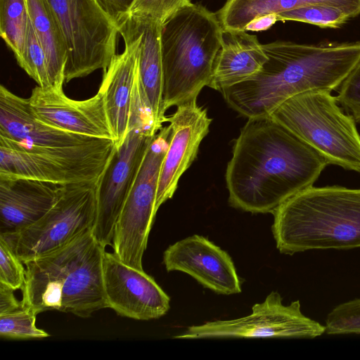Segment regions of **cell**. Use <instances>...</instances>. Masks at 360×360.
Returning <instances> with one entry per match:
<instances>
[{
  "instance_id": "cell-32",
  "label": "cell",
  "mask_w": 360,
  "mask_h": 360,
  "mask_svg": "<svg viewBox=\"0 0 360 360\" xmlns=\"http://www.w3.org/2000/svg\"><path fill=\"white\" fill-rule=\"evenodd\" d=\"M14 290L0 283V316L22 308L21 301L17 300Z\"/></svg>"
},
{
  "instance_id": "cell-27",
  "label": "cell",
  "mask_w": 360,
  "mask_h": 360,
  "mask_svg": "<svg viewBox=\"0 0 360 360\" xmlns=\"http://www.w3.org/2000/svg\"><path fill=\"white\" fill-rule=\"evenodd\" d=\"M25 276L23 262L8 238L0 234V283L15 291L22 289Z\"/></svg>"
},
{
  "instance_id": "cell-10",
  "label": "cell",
  "mask_w": 360,
  "mask_h": 360,
  "mask_svg": "<svg viewBox=\"0 0 360 360\" xmlns=\"http://www.w3.org/2000/svg\"><path fill=\"white\" fill-rule=\"evenodd\" d=\"M161 129L153 118L131 116L123 142L116 148L96 184V214L92 233L112 246L114 229L146 150Z\"/></svg>"
},
{
  "instance_id": "cell-30",
  "label": "cell",
  "mask_w": 360,
  "mask_h": 360,
  "mask_svg": "<svg viewBox=\"0 0 360 360\" xmlns=\"http://www.w3.org/2000/svg\"><path fill=\"white\" fill-rule=\"evenodd\" d=\"M338 89V102L360 122V59Z\"/></svg>"
},
{
  "instance_id": "cell-24",
  "label": "cell",
  "mask_w": 360,
  "mask_h": 360,
  "mask_svg": "<svg viewBox=\"0 0 360 360\" xmlns=\"http://www.w3.org/2000/svg\"><path fill=\"white\" fill-rule=\"evenodd\" d=\"M276 15L277 21L293 20L323 28H338L352 18L346 10L325 4L300 7Z\"/></svg>"
},
{
  "instance_id": "cell-25",
  "label": "cell",
  "mask_w": 360,
  "mask_h": 360,
  "mask_svg": "<svg viewBox=\"0 0 360 360\" xmlns=\"http://www.w3.org/2000/svg\"><path fill=\"white\" fill-rule=\"evenodd\" d=\"M17 62L38 86H51L45 53L30 19L22 53Z\"/></svg>"
},
{
  "instance_id": "cell-11",
  "label": "cell",
  "mask_w": 360,
  "mask_h": 360,
  "mask_svg": "<svg viewBox=\"0 0 360 360\" xmlns=\"http://www.w3.org/2000/svg\"><path fill=\"white\" fill-rule=\"evenodd\" d=\"M96 184L67 185L53 206L22 231L4 235L27 262L57 250L92 230L96 214Z\"/></svg>"
},
{
  "instance_id": "cell-23",
  "label": "cell",
  "mask_w": 360,
  "mask_h": 360,
  "mask_svg": "<svg viewBox=\"0 0 360 360\" xmlns=\"http://www.w3.org/2000/svg\"><path fill=\"white\" fill-rule=\"evenodd\" d=\"M29 22L26 0H0V35L16 60L22 53Z\"/></svg>"
},
{
  "instance_id": "cell-8",
  "label": "cell",
  "mask_w": 360,
  "mask_h": 360,
  "mask_svg": "<svg viewBox=\"0 0 360 360\" xmlns=\"http://www.w3.org/2000/svg\"><path fill=\"white\" fill-rule=\"evenodd\" d=\"M67 48L65 80L103 71L116 55L117 27L95 0H47Z\"/></svg>"
},
{
  "instance_id": "cell-14",
  "label": "cell",
  "mask_w": 360,
  "mask_h": 360,
  "mask_svg": "<svg viewBox=\"0 0 360 360\" xmlns=\"http://www.w3.org/2000/svg\"><path fill=\"white\" fill-rule=\"evenodd\" d=\"M167 117L171 128L169 143L159 177L155 209L172 198L179 179L195 160L202 139L212 122L207 110L198 105L197 99L176 106Z\"/></svg>"
},
{
  "instance_id": "cell-17",
  "label": "cell",
  "mask_w": 360,
  "mask_h": 360,
  "mask_svg": "<svg viewBox=\"0 0 360 360\" xmlns=\"http://www.w3.org/2000/svg\"><path fill=\"white\" fill-rule=\"evenodd\" d=\"M124 41V50L116 54L103 71L101 92L117 146L124 140L129 129L133 91L138 73L140 37L129 16L118 27Z\"/></svg>"
},
{
  "instance_id": "cell-6",
  "label": "cell",
  "mask_w": 360,
  "mask_h": 360,
  "mask_svg": "<svg viewBox=\"0 0 360 360\" xmlns=\"http://www.w3.org/2000/svg\"><path fill=\"white\" fill-rule=\"evenodd\" d=\"M269 116L319 153L328 162L360 173V134L330 91L297 94Z\"/></svg>"
},
{
  "instance_id": "cell-19",
  "label": "cell",
  "mask_w": 360,
  "mask_h": 360,
  "mask_svg": "<svg viewBox=\"0 0 360 360\" xmlns=\"http://www.w3.org/2000/svg\"><path fill=\"white\" fill-rule=\"evenodd\" d=\"M65 187L30 179L0 178V234H16L37 222Z\"/></svg>"
},
{
  "instance_id": "cell-13",
  "label": "cell",
  "mask_w": 360,
  "mask_h": 360,
  "mask_svg": "<svg viewBox=\"0 0 360 360\" xmlns=\"http://www.w3.org/2000/svg\"><path fill=\"white\" fill-rule=\"evenodd\" d=\"M103 284L108 308L139 321L159 319L170 308V297L143 270L127 265L105 252Z\"/></svg>"
},
{
  "instance_id": "cell-16",
  "label": "cell",
  "mask_w": 360,
  "mask_h": 360,
  "mask_svg": "<svg viewBox=\"0 0 360 360\" xmlns=\"http://www.w3.org/2000/svg\"><path fill=\"white\" fill-rule=\"evenodd\" d=\"M167 271L184 272L218 294L241 292V283L230 255L207 238L193 235L169 245L163 253Z\"/></svg>"
},
{
  "instance_id": "cell-9",
  "label": "cell",
  "mask_w": 360,
  "mask_h": 360,
  "mask_svg": "<svg viewBox=\"0 0 360 360\" xmlns=\"http://www.w3.org/2000/svg\"><path fill=\"white\" fill-rule=\"evenodd\" d=\"M171 133L169 125L163 127L150 142L114 229L113 254L139 270L157 213L159 177Z\"/></svg>"
},
{
  "instance_id": "cell-31",
  "label": "cell",
  "mask_w": 360,
  "mask_h": 360,
  "mask_svg": "<svg viewBox=\"0 0 360 360\" xmlns=\"http://www.w3.org/2000/svg\"><path fill=\"white\" fill-rule=\"evenodd\" d=\"M105 15L117 27L129 16L136 0H95Z\"/></svg>"
},
{
  "instance_id": "cell-26",
  "label": "cell",
  "mask_w": 360,
  "mask_h": 360,
  "mask_svg": "<svg viewBox=\"0 0 360 360\" xmlns=\"http://www.w3.org/2000/svg\"><path fill=\"white\" fill-rule=\"evenodd\" d=\"M36 316L33 311L23 307L0 316L1 338L9 340H31L49 337L47 332L37 327Z\"/></svg>"
},
{
  "instance_id": "cell-1",
  "label": "cell",
  "mask_w": 360,
  "mask_h": 360,
  "mask_svg": "<svg viewBox=\"0 0 360 360\" xmlns=\"http://www.w3.org/2000/svg\"><path fill=\"white\" fill-rule=\"evenodd\" d=\"M327 160L269 115L250 117L233 148L225 179L232 207L273 213L313 186Z\"/></svg>"
},
{
  "instance_id": "cell-29",
  "label": "cell",
  "mask_w": 360,
  "mask_h": 360,
  "mask_svg": "<svg viewBox=\"0 0 360 360\" xmlns=\"http://www.w3.org/2000/svg\"><path fill=\"white\" fill-rule=\"evenodd\" d=\"M191 4L190 0H136L129 15L148 18L162 24L175 12Z\"/></svg>"
},
{
  "instance_id": "cell-12",
  "label": "cell",
  "mask_w": 360,
  "mask_h": 360,
  "mask_svg": "<svg viewBox=\"0 0 360 360\" xmlns=\"http://www.w3.org/2000/svg\"><path fill=\"white\" fill-rule=\"evenodd\" d=\"M252 311L239 319L191 326L174 338H314L326 331L325 326L302 313L299 300L284 305L277 292L272 291L263 302L254 304Z\"/></svg>"
},
{
  "instance_id": "cell-2",
  "label": "cell",
  "mask_w": 360,
  "mask_h": 360,
  "mask_svg": "<svg viewBox=\"0 0 360 360\" xmlns=\"http://www.w3.org/2000/svg\"><path fill=\"white\" fill-rule=\"evenodd\" d=\"M268 60L250 79L221 91L233 110L248 118L269 116L288 98L308 91L339 88L360 59V41L262 44Z\"/></svg>"
},
{
  "instance_id": "cell-33",
  "label": "cell",
  "mask_w": 360,
  "mask_h": 360,
  "mask_svg": "<svg viewBox=\"0 0 360 360\" xmlns=\"http://www.w3.org/2000/svg\"><path fill=\"white\" fill-rule=\"evenodd\" d=\"M276 22V14H269L252 20L245 27V31H261L270 28Z\"/></svg>"
},
{
  "instance_id": "cell-7",
  "label": "cell",
  "mask_w": 360,
  "mask_h": 360,
  "mask_svg": "<svg viewBox=\"0 0 360 360\" xmlns=\"http://www.w3.org/2000/svg\"><path fill=\"white\" fill-rule=\"evenodd\" d=\"M114 140L65 148L25 147L0 136V178L63 186L98 182L115 148Z\"/></svg>"
},
{
  "instance_id": "cell-15",
  "label": "cell",
  "mask_w": 360,
  "mask_h": 360,
  "mask_svg": "<svg viewBox=\"0 0 360 360\" xmlns=\"http://www.w3.org/2000/svg\"><path fill=\"white\" fill-rule=\"evenodd\" d=\"M27 99L34 117L45 124L74 134L115 141L99 90L90 98L76 101L68 98L63 88L37 85Z\"/></svg>"
},
{
  "instance_id": "cell-18",
  "label": "cell",
  "mask_w": 360,
  "mask_h": 360,
  "mask_svg": "<svg viewBox=\"0 0 360 360\" xmlns=\"http://www.w3.org/2000/svg\"><path fill=\"white\" fill-rule=\"evenodd\" d=\"M0 136L25 147L65 148L99 139L71 133L37 120L28 99L0 86Z\"/></svg>"
},
{
  "instance_id": "cell-5",
  "label": "cell",
  "mask_w": 360,
  "mask_h": 360,
  "mask_svg": "<svg viewBox=\"0 0 360 360\" xmlns=\"http://www.w3.org/2000/svg\"><path fill=\"white\" fill-rule=\"evenodd\" d=\"M221 35L217 13L200 4L181 8L162 24L165 112L197 99L202 88L209 86Z\"/></svg>"
},
{
  "instance_id": "cell-21",
  "label": "cell",
  "mask_w": 360,
  "mask_h": 360,
  "mask_svg": "<svg viewBox=\"0 0 360 360\" xmlns=\"http://www.w3.org/2000/svg\"><path fill=\"white\" fill-rule=\"evenodd\" d=\"M138 31L140 44L138 72L141 86L156 124L163 127L167 117L163 109V77L160 46L162 23L145 17L129 15Z\"/></svg>"
},
{
  "instance_id": "cell-28",
  "label": "cell",
  "mask_w": 360,
  "mask_h": 360,
  "mask_svg": "<svg viewBox=\"0 0 360 360\" xmlns=\"http://www.w3.org/2000/svg\"><path fill=\"white\" fill-rule=\"evenodd\" d=\"M325 328L329 335L360 334V299L335 307L327 316Z\"/></svg>"
},
{
  "instance_id": "cell-3",
  "label": "cell",
  "mask_w": 360,
  "mask_h": 360,
  "mask_svg": "<svg viewBox=\"0 0 360 360\" xmlns=\"http://www.w3.org/2000/svg\"><path fill=\"white\" fill-rule=\"evenodd\" d=\"M105 252L90 230L57 250L23 262L22 307L37 315L56 310L82 318L108 308L103 284Z\"/></svg>"
},
{
  "instance_id": "cell-20",
  "label": "cell",
  "mask_w": 360,
  "mask_h": 360,
  "mask_svg": "<svg viewBox=\"0 0 360 360\" xmlns=\"http://www.w3.org/2000/svg\"><path fill=\"white\" fill-rule=\"evenodd\" d=\"M268 60L256 35L222 29L209 87L221 91L257 75Z\"/></svg>"
},
{
  "instance_id": "cell-4",
  "label": "cell",
  "mask_w": 360,
  "mask_h": 360,
  "mask_svg": "<svg viewBox=\"0 0 360 360\" xmlns=\"http://www.w3.org/2000/svg\"><path fill=\"white\" fill-rule=\"evenodd\" d=\"M272 214V233L281 253L360 248V188L312 186Z\"/></svg>"
},
{
  "instance_id": "cell-22",
  "label": "cell",
  "mask_w": 360,
  "mask_h": 360,
  "mask_svg": "<svg viewBox=\"0 0 360 360\" xmlns=\"http://www.w3.org/2000/svg\"><path fill=\"white\" fill-rule=\"evenodd\" d=\"M30 19L45 53L50 87L63 88L67 48L58 21L47 0H26Z\"/></svg>"
}]
</instances>
